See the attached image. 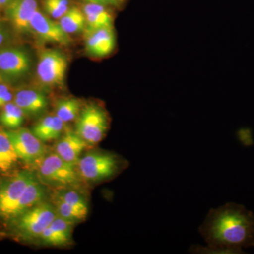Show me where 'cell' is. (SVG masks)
<instances>
[{
	"label": "cell",
	"instance_id": "obj_1",
	"mask_svg": "<svg viewBox=\"0 0 254 254\" xmlns=\"http://www.w3.org/2000/svg\"><path fill=\"white\" fill-rule=\"evenodd\" d=\"M199 232L208 244V253H221L250 242L254 233V220L243 209L227 205L211 209Z\"/></svg>",
	"mask_w": 254,
	"mask_h": 254
},
{
	"label": "cell",
	"instance_id": "obj_2",
	"mask_svg": "<svg viewBox=\"0 0 254 254\" xmlns=\"http://www.w3.org/2000/svg\"><path fill=\"white\" fill-rule=\"evenodd\" d=\"M77 165L82 178L89 182H100L118 175L125 167V163L113 153L96 151L82 157Z\"/></svg>",
	"mask_w": 254,
	"mask_h": 254
},
{
	"label": "cell",
	"instance_id": "obj_3",
	"mask_svg": "<svg viewBox=\"0 0 254 254\" xmlns=\"http://www.w3.org/2000/svg\"><path fill=\"white\" fill-rule=\"evenodd\" d=\"M38 165V175L41 181L58 188H73L78 185V175L74 167L66 163L56 153L46 154Z\"/></svg>",
	"mask_w": 254,
	"mask_h": 254
},
{
	"label": "cell",
	"instance_id": "obj_4",
	"mask_svg": "<svg viewBox=\"0 0 254 254\" xmlns=\"http://www.w3.org/2000/svg\"><path fill=\"white\" fill-rule=\"evenodd\" d=\"M57 215L54 205L41 202L15 218L16 230L27 240H38Z\"/></svg>",
	"mask_w": 254,
	"mask_h": 254
},
{
	"label": "cell",
	"instance_id": "obj_5",
	"mask_svg": "<svg viewBox=\"0 0 254 254\" xmlns=\"http://www.w3.org/2000/svg\"><path fill=\"white\" fill-rule=\"evenodd\" d=\"M34 174L29 171L20 172L0 185V216L15 219L25 190Z\"/></svg>",
	"mask_w": 254,
	"mask_h": 254
},
{
	"label": "cell",
	"instance_id": "obj_6",
	"mask_svg": "<svg viewBox=\"0 0 254 254\" xmlns=\"http://www.w3.org/2000/svg\"><path fill=\"white\" fill-rule=\"evenodd\" d=\"M109 127L108 115L101 107L88 105L81 110L76 126V133L89 145L104 138Z\"/></svg>",
	"mask_w": 254,
	"mask_h": 254
},
{
	"label": "cell",
	"instance_id": "obj_7",
	"mask_svg": "<svg viewBox=\"0 0 254 254\" xmlns=\"http://www.w3.org/2000/svg\"><path fill=\"white\" fill-rule=\"evenodd\" d=\"M67 67V59L62 52L45 50L40 54L37 75L45 86L61 87L64 83Z\"/></svg>",
	"mask_w": 254,
	"mask_h": 254
},
{
	"label": "cell",
	"instance_id": "obj_8",
	"mask_svg": "<svg viewBox=\"0 0 254 254\" xmlns=\"http://www.w3.org/2000/svg\"><path fill=\"white\" fill-rule=\"evenodd\" d=\"M6 132L18 159L27 163H37L47 154L43 142L27 128L20 127Z\"/></svg>",
	"mask_w": 254,
	"mask_h": 254
},
{
	"label": "cell",
	"instance_id": "obj_9",
	"mask_svg": "<svg viewBox=\"0 0 254 254\" xmlns=\"http://www.w3.org/2000/svg\"><path fill=\"white\" fill-rule=\"evenodd\" d=\"M31 61L26 50L19 48L0 49V74L9 80L22 78L31 68Z\"/></svg>",
	"mask_w": 254,
	"mask_h": 254
},
{
	"label": "cell",
	"instance_id": "obj_10",
	"mask_svg": "<svg viewBox=\"0 0 254 254\" xmlns=\"http://www.w3.org/2000/svg\"><path fill=\"white\" fill-rule=\"evenodd\" d=\"M31 27L43 41L62 46H68L72 42L69 34L64 31L59 23L50 19L38 9L32 18Z\"/></svg>",
	"mask_w": 254,
	"mask_h": 254
},
{
	"label": "cell",
	"instance_id": "obj_11",
	"mask_svg": "<svg viewBox=\"0 0 254 254\" xmlns=\"http://www.w3.org/2000/svg\"><path fill=\"white\" fill-rule=\"evenodd\" d=\"M37 10L36 0H11L6 5V14L16 31L26 33L31 31V19Z\"/></svg>",
	"mask_w": 254,
	"mask_h": 254
},
{
	"label": "cell",
	"instance_id": "obj_12",
	"mask_svg": "<svg viewBox=\"0 0 254 254\" xmlns=\"http://www.w3.org/2000/svg\"><path fill=\"white\" fill-rule=\"evenodd\" d=\"M86 49L92 56L103 58L113 53L115 48V35L113 28L84 30Z\"/></svg>",
	"mask_w": 254,
	"mask_h": 254
},
{
	"label": "cell",
	"instance_id": "obj_13",
	"mask_svg": "<svg viewBox=\"0 0 254 254\" xmlns=\"http://www.w3.org/2000/svg\"><path fill=\"white\" fill-rule=\"evenodd\" d=\"M73 223L57 215L41 234L38 240L42 245L64 247L72 243Z\"/></svg>",
	"mask_w": 254,
	"mask_h": 254
},
{
	"label": "cell",
	"instance_id": "obj_14",
	"mask_svg": "<svg viewBox=\"0 0 254 254\" xmlns=\"http://www.w3.org/2000/svg\"><path fill=\"white\" fill-rule=\"evenodd\" d=\"M88 145L76 132L67 131L57 142L55 153L66 163L76 166L82 152Z\"/></svg>",
	"mask_w": 254,
	"mask_h": 254
},
{
	"label": "cell",
	"instance_id": "obj_15",
	"mask_svg": "<svg viewBox=\"0 0 254 254\" xmlns=\"http://www.w3.org/2000/svg\"><path fill=\"white\" fill-rule=\"evenodd\" d=\"M14 103L23 110L25 115H38L48 107L46 95L36 90H20L15 94Z\"/></svg>",
	"mask_w": 254,
	"mask_h": 254
},
{
	"label": "cell",
	"instance_id": "obj_16",
	"mask_svg": "<svg viewBox=\"0 0 254 254\" xmlns=\"http://www.w3.org/2000/svg\"><path fill=\"white\" fill-rule=\"evenodd\" d=\"M65 123L56 115L42 118L32 128V132L41 141L48 142L59 139L64 129Z\"/></svg>",
	"mask_w": 254,
	"mask_h": 254
},
{
	"label": "cell",
	"instance_id": "obj_17",
	"mask_svg": "<svg viewBox=\"0 0 254 254\" xmlns=\"http://www.w3.org/2000/svg\"><path fill=\"white\" fill-rule=\"evenodd\" d=\"M86 16V29L96 30L103 28H113V18L104 5L88 3L83 8Z\"/></svg>",
	"mask_w": 254,
	"mask_h": 254
},
{
	"label": "cell",
	"instance_id": "obj_18",
	"mask_svg": "<svg viewBox=\"0 0 254 254\" xmlns=\"http://www.w3.org/2000/svg\"><path fill=\"white\" fill-rule=\"evenodd\" d=\"M60 26L68 34L84 31L86 19L84 13L76 6L68 8L67 11L60 18Z\"/></svg>",
	"mask_w": 254,
	"mask_h": 254
},
{
	"label": "cell",
	"instance_id": "obj_19",
	"mask_svg": "<svg viewBox=\"0 0 254 254\" xmlns=\"http://www.w3.org/2000/svg\"><path fill=\"white\" fill-rule=\"evenodd\" d=\"M18 159L7 132L0 127V170L9 171L18 161Z\"/></svg>",
	"mask_w": 254,
	"mask_h": 254
},
{
	"label": "cell",
	"instance_id": "obj_20",
	"mask_svg": "<svg viewBox=\"0 0 254 254\" xmlns=\"http://www.w3.org/2000/svg\"><path fill=\"white\" fill-rule=\"evenodd\" d=\"M24 115L23 110L15 104L14 102H11L1 108L0 123L11 129H16L23 125Z\"/></svg>",
	"mask_w": 254,
	"mask_h": 254
},
{
	"label": "cell",
	"instance_id": "obj_21",
	"mask_svg": "<svg viewBox=\"0 0 254 254\" xmlns=\"http://www.w3.org/2000/svg\"><path fill=\"white\" fill-rule=\"evenodd\" d=\"M81 105L76 98L60 100L55 107V115L64 123L76 120L81 113Z\"/></svg>",
	"mask_w": 254,
	"mask_h": 254
},
{
	"label": "cell",
	"instance_id": "obj_22",
	"mask_svg": "<svg viewBox=\"0 0 254 254\" xmlns=\"http://www.w3.org/2000/svg\"><path fill=\"white\" fill-rule=\"evenodd\" d=\"M53 196L63 200L70 206L77 209L83 213L88 214V203L84 197L76 190L68 188H63V190L57 191Z\"/></svg>",
	"mask_w": 254,
	"mask_h": 254
},
{
	"label": "cell",
	"instance_id": "obj_23",
	"mask_svg": "<svg viewBox=\"0 0 254 254\" xmlns=\"http://www.w3.org/2000/svg\"><path fill=\"white\" fill-rule=\"evenodd\" d=\"M53 205H54L58 215L73 224L83 221L88 215V214L80 211L77 209L70 206L63 200L55 196H53Z\"/></svg>",
	"mask_w": 254,
	"mask_h": 254
},
{
	"label": "cell",
	"instance_id": "obj_24",
	"mask_svg": "<svg viewBox=\"0 0 254 254\" xmlns=\"http://www.w3.org/2000/svg\"><path fill=\"white\" fill-rule=\"evenodd\" d=\"M44 8L53 18H60L68 9V0H46Z\"/></svg>",
	"mask_w": 254,
	"mask_h": 254
},
{
	"label": "cell",
	"instance_id": "obj_25",
	"mask_svg": "<svg viewBox=\"0 0 254 254\" xmlns=\"http://www.w3.org/2000/svg\"><path fill=\"white\" fill-rule=\"evenodd\" d=\"M14 97L9 87L5 83H0V108L12 102Z\"/></svg>",
	"mask_w": 254,
	"mask_h": 254
},
{
	"label": "cell",
	"instance_id": "obj_26",
	"mask_svg": "<svg viewBox=\"0 0 254 254\" xmlns=\"http://www.w3.org/2000/svg\"><path fill=\"white\" fill-rule=\"evenodd\" d=\"M85 1L93 4L113 5V6H118L121 4L124 0H85Z\"/></svg>",
	"mask_w": 254,
	"mask_h": 254
},
{
	"label": "cell",
	"instance_id": "obj_27",
	"mask_svg": "<svg viewBox=\"0 0 254 254\" xmlns=\"http://www.w3.org/2000/svg\"><path fill=\"white\" fill-rule=\"evenodd\" d=\"M5 39H6V34H5L4 30L0 26V46L4 43Z\"/></svg>",
	"mask_w": 254,
	"mask_h": 254
},
{
	"label": "cell",
	"instance_id": "obj_28",
	"mask_svg": "<svg viewBox=\"0 0 254 254\" xmlns=\"http://www.w3.org/2000/svg\"><path fill=\"white\" fill-rule=\"evenodd\" d=\"M11 0H0V6H6Z\"/></svg>",
	"mask_w": 254,
	"mask_h": 254
}]
</instances>
